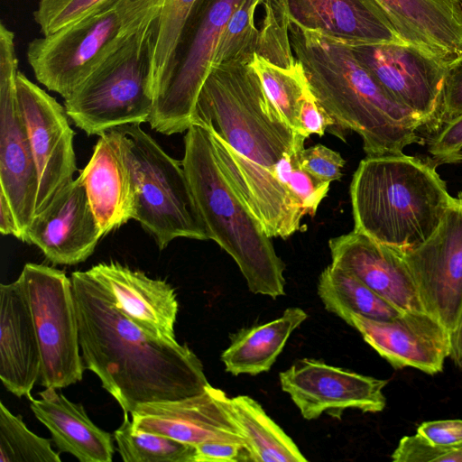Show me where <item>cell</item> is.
I'll use <instances>...</instances> for the list:
<instances>
[{"mask_svg":"<svg viewBox=\"0 0 462 462\" xmlns=\"http://www.w3.org/2000/svg\"><path fill=\"white\" fill-rule=\"evenodd\" d=\"M0 462H60L51 441L32 432L0 402Z\"/></svg>","mask_w":462,"mask_h":462,"instance_id":"obj_32","label":"cell"},{"mask_svg":"<svg viewBox=\"0 0 462 462\" xmlns=\"http://www.w3.org/2000/svg\"><path fill=\"white\" fill-rule=\"evenodd\" d=\"M394 462H462L461 445L433 443L418 433L402 437L392 454Z\"/></svg>","mask_w":462,"mask_h":462,"instance_id":"obj_37","label":"cell"},{"mask_svg":"<svg viewBox=\"0 0 462 462\" xmlns=\"http://www.w3.org/2000/svg\"><path fill=\"white\" fill-rule=\"evenodd\" d=\"M79 178L103 236L134 219V183L117 128L99 135Z\"/></svg>","mask_w":462,"mask_h":462,"instance_id":"obj_21","label":"cell"},{"mask_svg":"<svg viewBox=\"0 0 462 462\" xmlns=\"http://www.w3.org/2000/svg\"><path fill=\"white\" fill-rule=\"evenodd\" d=\"M244 0H198L179 43L170 74L154 97L149 119L162 134L192 125L199 91L212 67L221 33Z\"/></svg>","mask_w":462,"mask_h":462,"instance_id":"obj_9","label":"cell"},{"mask_svg":"<svg viewBox=\"0 0 462 462\" xmlns=\"http://www.w3.org/2000/svg\"><path fill=\"white\" fill-rule=\"evenodd\" d=\"M198 0H164L151 26L154 97L165 83Z\"/></svg>","mask_w":462,"mask_h":462,"instance_id":"obj_30","label":"cell"},{"mask_svg":"<svg viewBox=\"0 0 462 462\" xmlns=\"http://www.w3.org/2000/svg\"><path fill=\"white\" fill-rule=\"evenodd\" d=\"M162 3L145 12L116 50L64 98L68 116L87 134L149 122L154 104L151 26Z\"/></svg>","mask_w":462,"mask_h":462,"instance_id":"obj_6","label":"cell"},{"mask_svg":"<svg viewBox=\"0 0 462 462\" xmlns=\"http://www.w3.org/2000/svg\"><path fill=\"white\" fill-rule=\"evenodd\" d=\"M405 42L447 61L462 54L461 0H375Z\"/></svg>","mask_w":462,"mask_h":462,"instance_id":"obj_24","label":"cell"},{"mask_svg":"<svg viewBox=\"0 0 462 462\" xmlns=\"http://www.w3.org/2000/svg\"><path fill=\"white\" fill-rule=\"evenodd\" d=\"M16 94L38 173L36 216L73 180L77 171L74 132L65 107L19 71Z\"/></svg>","mask_w":462,"mask_h":462,"instance_id":"obj_14","label":"cell"},{"mask_svg":"<svg viewBox=\"0 0 462 462\" xmlns=\"http://www.w3.org/2000/svg\"><path fill=\"white\" fill-rule=\"evenodd\" d=\"M264 16L255 54L284 69L297 64L290 40V21L284 0H263Z\"/></svg>","mask_w":462,"mask_h":462,"instance_id":"obj_34","label":"cell"},{"mask_svg":"<svg viewBox=\"0 0 462 462\" xmlns=\"http://www.w3.org/2000/svg\"><path fill=\"white\" fill-rule=\"evenodd\" d=\"M88 272L110 293L116 308L149 335L176 343L178 301L165 281L152 279L116 261L100 263Z\"/></svg>","mask_w":462,"mask_h":462,"instance_id":"obj_20","label":"cell"},{"mask_svg":"<svg viewBox=\"0 0 462 462\" xmlns=\"http://www.w3.org/2000/svg\"><path fill=\"white\" fill-rule=\"evenodd\" d=\"M289 30L317 102L335 125L360 135L366 155L401 154L424 143L421 122L383 90L347 42L292 23Z\"/></svg>","mask_w":462,"mask_h":462,"instance_id":"obj_3","label":"cell"},{"mask_svg":"<svg viewBox=\"0 0 462 462\" xmlns=\"http://www.w3.org/2000/svg\"><path fill=\"white\" fill-rule=\"evenodd\" d=\"M263 2L244 0L233 13L218 41L213 66L252 61L259 37V29L254 21L255 11Z\"/></svg>","mask_w":462,"mask_h":462,"instance_id":"obj_33","label":"cell"},{"mask_svg":"<svg viewBox=\"0 0 462 462\" xmlns=\"http://www.w3.org/2000/svg\"><path fill=\"white\" fill-rule=\"evenodd\" d=\"M430 159L368 156L353 175L354 230L405 254L426 242L457 201Z\"/></svg>","mask_w":462,"mask_h":462,"instance_id":"obj_4","label":"cell"},{"mask_svg":"<svg viewBox=\"0 0 462 462\" xmlns=\"http://www.w3.org/2000/svg\"><path fill=\"white\" fill-rule=\"evenodd\" d=\"M462 115V54L448 64L440 106L439 128ZM438 128V129H439Z\"/></svg>","mask_w":462,"mask_h":462,"instance_id":"obj_40","label":"cell"},{"mask_svg":"<svg viewBox=\"0 0 462 462\" xmlns=\"http://www.w3.org/2000/svg\"><path fill=\"white\" fill-rule=\"evenodd\" d=\"M0 232L4 236H14L19 240L23 239L13 208L2 191H0Z\"/></svg>","mask_w":462,"mask_h":462,"instance_id":"obj_44","label":"cell"},{"mask_svg":"<svg viewBox=\"0 0 462 462\" xmlns=\"http://www.w3.org/2000/svg\"><path fill=\"white\" fill-rule=\"evenodd\" d=\"M428 152L436 167L462 162V115L436 131L429 142Z\"/></svg>","mask_w":462,"mask_h":462,"instance_id":"obj_38","label":"cell"},{"mask_svg":"<svg viewBox=\"0 0 462 462\" xmlns=\"http://www.w3.org/2000/svg\"><path fill=\"white\" fill-rule=\"evenodd\" d=\"M328 246L332 265L354 275L402 311H425L401 253L355 230L331 238Z\"/></svg>","mask_w":462,"mask_h":462,"instance_id":"obj_19","label":"cell"},{"mask_svg":"<svg viewBox=\"0 0 462 462\" xmlns=\"http://www.w3.org/2000/svg\"><path fill=\"white\" fill-rule=\"evenodd\" d=\"M14 33L0 25V191L10 202L24 242L35 215L38 173L16 94Z\"/></svg>","mask_w":462,"mask_h":462,"instance_id":"obj_11","label":"cell"},{"mask_svg":"<svg viewBox=\"0 0 462 462\" xmlns=\"http://www.w3.org/2000/svg\"><path fill=\"white\" fill-rule=\"evenodd\" d=\"M181 163L210 239L235 260L249 290L273 299L284 295L285 264L222 172L203 125L192 124L187 130Z\"/></svg>","mask_w":462,"mask_h":462,"instance_id":"obj_5","label":"cell"},{"mask_svg":"<svg viewBox=\"0 0 462 462\" xmlns=\"http://www.w3.org/2000/svg\"><path fill=\"white\" fill-rule=\"evenodd\" d=\"M300 167L309 173L326 182L339 180L345 161L340 153L318 143L303 148L299 156Z\"/></svg>","mask_w":462,"mask_h":462,"instance_id":"obj_39","label":"cell"},{"mask_svg":"<svg viewBox=\"0 0 462 462\" xmlns=\"http://www.w3.org/2000/svg\"><path fill=\"white\" fill-rule=\"evenodd\" d=\"M335 125L333 119L319 106L312 92L302 101L300 113V133L322 136L328 127Z\"/></svg>","mask_w":462,"mask_h":462,"instance_id":"obj_42","label":"cell"},{"mask_svg":"<svg viewBox=\"0 0 462 462\" xmlns=\"http://www.w3.org/2000/svg\"><path fill=\"white\" fill-rule=\"evenodd\" d=\"M290 23L349 43L404 42L375 0H284Z\"/></svg>","mask_w":462,"mask_h":462,"instance_id":"obj_22","label":"cell"},{"mask_svg":"<svg viewBox=\"0 0 462 462\" xmlns=\"http://www.w3.org/2000/svg\"><path fill=\"white\" fill-rule=\"evenodd\" d=\"M195 462L252 461L246 447L224 442H204L195 445Z\"/></svg>","mask_w":462,"mask_h":462,"instance_id":"obj_41","label":"cell"},{"mask_svg":"<svg viewBox=\"0 0 462 462\" xmlns=\"http://www.w3.org/2000/svg\"><path fill=\"white\" fill-rule=\"evenodd\" d=\"M135 189L134 219L163 250L176 238L210 239L181 162L139 125L117 127Z\"/></svg>","mask_w":462,"mask_h":462,"instance_id":"obj_7","label":"cell"},{"mask_svg":"<svg viewBox=\"0 0 462 462\" xmlns=\"http://www.w3.org/2000/svg\"><path fill=\"white\" fill-rule=\"evenodd\" d=\"M461 2H462V0H461Z\"/></svg>","mask_w":462,"mask_h":462,"instance_id":"obj_47","label":"cell"},{"mask_svg":"<svg viewBox=\"0 0 462 462\" xmlns=\"http://www.w3.org/2000/svg\"><path fill=\"white\" fill-rule=\"evenodd\" d=\"M70 280L84 366L124 413L205 391L209 383L203 365L188 346L146 333L116 308L88 270L73 272Z\"/></svg>","mask_w":462,"mask_h":462,"instance_id":"obj_2","label":"cell"},{"mask_svg":"<svg viewBox=\"0 0 462 462\" xmlns=\"http://www.w3.org/2000/svg\"><path fill=\"white\" fill-rule=\"evenodd\" d=\"M341 319L397 369L412 367L435 374L442 371L451 353V335L426 311H404L392 319L347 312Z\"/></svg>","mask_w":462,"mask_h":462,"instance_id":"obj_16","label":"cell"},{"mask_svg":"<svg viewBox=\"0 0 462 462\" xmlns=\"http://www.w3.org/2000/svg\"><path fill=\"white\" fill-rule=\"evenodd\" d=\"M301 151L297 150L282 158L276 165L275 174L299 201L305 215L314 217L328 195L330 183L319 180L300 167L299 156Z\"/></svg>","mask_w":462,"mask_h":462,"instance_id":"obj_35","label":"cell"},{"mask_svg":"<svg viewBox=\"0 0 462 462\" xmlns=\"http://www.w3.org/2000/svg\"><path fill=\"white\" fill-rule=\"evenodd\" d=\"M192 124L208 129L217 163L268 236L289 237L300 229L305 213L278 180L285 155L304 148L245 62L213 66L197 99Z\"/></svg>","mask_w":462,"mask_h":462,"instance_id":"obj_1","label":"cell"},{"mask_svg":"<svg viewBox=\"0 0 462 462\" xmlns=\"http://www.w3.org/2000/svg\"><path fill=\"white\" fill-rule=\"evenodd\" d=\"M457 198H458L459 199H461V200H462V192H460V193L458 194V197H457Z\"/></svg>","mask_w":462,"mask_h":462,"instance_id":"obj_46","label":"cell"},{"mask_svg":"<svg viewBox=\"0 0 462 462\" xmlns=\"http://www.w3.org/2000/svg\"><path fill=\"white\" fill-rule=\"evenodd\" d=\"M116 0H40L33 12L43 36L80 21Z\"/></svg>","mask_w":462,"mask_h":462,"instance_id":"obj_36","label":"cell"},{"mask_svg":"<svg viewBox=\"0 0 462 462\" xmlns=\"http://www.w3.org/2000/svg\"><path fill=\"white\" fill-rule=\"evenodd\" d=\"M402 256L424 310L454 336L462 325V200L457 198L434 234Z\"/></svg>","mask_w":462,"mask_h":462,"instance_id":"obj_13","label":"cell"},{"mask_svg":"<svg viewBox=\"0 0 462 462\" xmlns=\"http://www.w3.org/2000/svg\"><path fill=\"white\" fill-rule=\"evenodd\" d=\"M307 318L303 310L291 307L278 319L234 333L221 355L226 371L234 375H256L270 370L291 333Z\"/></svg>","mask_w":462,"mask_h":462,"instance_id":"obj_26","label":"cell"},{"mask_svg":"<svg viewBox=\"0 0 462 462\" xmlns=\"http://www.w3.org/2000/svg\"><path fill=\"white\" fill-rule=\"evenodd\" d=\"M163 0H116L91 15L29 42L36 79L67 98L116 50L137 20Z\"/></svg>","mask_w":462,"mask_h":462,"instance_id":"obj_8","label":"cell"},{"mask_svg":"<svg viewBox=\"0 0 462 462\" xmlns=\"http://www.w3.org/2000/svg\"><path fill=\"white\" fill-rule=\"evenodd\" d=\"M281 387L306 420L327 413L340 418L346 409L379 412L386 405V380L360 374L323 361L296 360L279 374Z\"/></svg>","mask_w":462,"mask_h":462,"instance_id":"obj_15","label":"cell"},{"mask_svg":"<svg viewBox=\"0 0 462 462\" xmlns=\"http://www.w3.org/2000/svg\"><path fill=\"white\" fill-rule=\"evenodd\" d=\"M416 433L436 444L461 445L462 420L425 421L417 428Z\"/></svg>","mask_w":462,"mask_h":462,"instance_id":"obj_43","label":"cell"},{"mask_svg":"<svg viewBox=\"0 0 462 462\" xmlns=\"http://www.w3.org/2000/svg\"><path fill=\"white\" fill-rule=\"evenodd\" d=\"M228 400L222 390L208 384L204 392L191 397L138 405L131 413L132 427L194 446L224 442L247 448L246 439L229 411Z\"/></svg>","mask_w":462,"mask_h":462,"instance_id":"obj_17","label":"cell"},{"mask_svg":"<svg viewBox=\"0 0 462 462\" xmlns=\"http://www.w3.org/2000/svg\"><path fill=\"white\" fill-rule=\"evenodd\" d=\"M41 351V384L60 389L82 380L79 334L70 278L44 264L27 263L18 277Z\"/></svg>","mask_w":462,"mask_h":462,"instance_id":"obj_10","label":"cell"},{"mask_svg":"<svg viewBox=\"0 0 462 462\" xmlns=\"http://www.w3.org/2000/svg\"><path fill=\"white\" fill-rule=\"evenodd\" d=\"M347 43L393 100L411 111L423 127L438 130L449 61L405 42Z\"/></svg>","mask_w":462,"mask_h":462,"instance_id":"obj_12","label":"cell"},{"mask_svg":"<svg viewBox=\"0 0 462 462\" xmlns=\"http://www.w3.org/2000/svg\"><path fill=\"white\" fill-rule=\"evenodd\" d=\"M229 411L247 441L254 462H305L294 441L247 395L228 400Z\"/></svg>","mask_w":462,"mask_h":462,"instance_id":"obj_27","label":"cell"},{"mask_svg":"<svg viewBox=\"0 0 462 462\" xmlns=\"http://www.w3.org/2000/svg\"><path fill=\"white\" fill-rule=\"evenodd\" d=\"M250 66L258 76L268 98L280 115L295 132L300 134L301 104L311 93L300 62L298 61L292 69H284L254 54Z\"/></svg>","mask_w":462,"mask_h":462,"instance_id":"obj_29","label":"cell"},{"mask_svg":"<svg viewBox=\"0 0 462 462\" xmlns=\"http://www.w3.org/2000/svg\"><path fill=\"white\" fill-rule=\"evenodd\" d=\"M451 358L462 366V325L458 331L451 337Z\"/></svg>","mask_w":462,"mask_h":462,"instance_id":"obj_45","label":"cell"},{"mask_svg":"<svg viewBox=\"0 0 462 462\" xmlns=\"http://www.w3.org/2000/svg\"><path fill=\"white\" fill-rule=\"evenodd\" d=\"M102 236L85 188L78 177L34 216L24 242L36 245L54 264L73 265L86 261Z\"/></svg>","mask_w":462,"mask_h":462,"instance_id":"obj_18","label":"cell"},{"mask_svg":"<svg viewBox=\"0 0 462 462\" xmlns=\"http://www.w3.org/2000/svg\"><path fill=\"white\" fill-rule=\"evenodd\" d=\"M56 388L39 393L31 400V410L51 432L60 452H67L80 462H111L114 455L112 436L98 428L80 403L67 399Z\"/></svg>","mask_w":462,"mask_h":462,"instance_id":"obj_25","label":"cell"},{"mask_svg":"<svg viewBox=\"0 0 462 462\" xmlns=\"http://www.w3.org/2000/svg\"><path fill=\"white\" fill-rule=\"evenodd\" d=\"M41 351L30 307L16 281L0 285V379L7 391L32 400L41 376Z\"/></svg>","mask_w":462,"mask_h":462,"instance_id":"obj_23","label":"cell"},{"mask_svg":"<svg viewBox=\"0 0 462 462\" xmlns=\"http://www.w3.org/2000/svg\"><path fill=\"white\" fill-rule=\"evenodd\" d=\"M318 293L326 310L339 318L351 312L373 319H392L404 312L354 275L332 264L319 275Z\"/></svg>","mask_w":462,"mask_h":462,"instance_id":"obj_28","label":"cell"},{"mask_svg":"<svg viewBox=\"0 0 462 462\" xmlns=\"http://www.w3.org/2000/svg\"><path fill=\"white\" fill-rule=\"evenodd\" d=\"M114 437L125 462H195L194 445L149 431L135 430L128 413H124V420Z\"/></svg>","mask_w":462,"mask_h":462,"instance_id":"obj_31","label":"cell"}]
</instances>
